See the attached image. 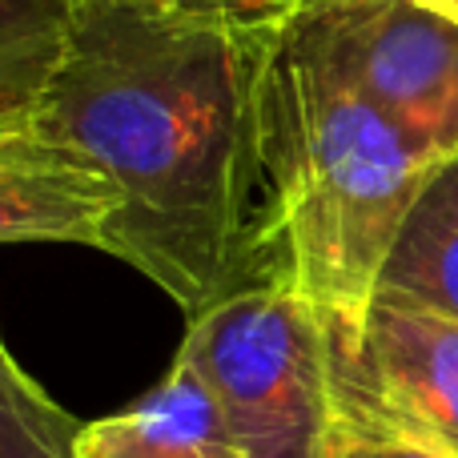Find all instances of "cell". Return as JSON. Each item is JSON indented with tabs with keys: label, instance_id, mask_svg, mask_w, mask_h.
<instances>
[{
	"label": "cell",
	"instance_id": "6da1fadb",
	"mask_svg": "<svg viewBox=\"0 0 458 458\" xmlns=\"http://www.w3.org/2000/svg\"><path fill=\"white\" fill-rule=\"evenodd\" d=\"M274 29L77 0L37 113L117 190L101 250L190 318L266 258L261 89Z\"/></svg>",
	"mask_w": 458,
	"mask_h": 458
},
{
	"label": "cell",
	"instance_id": "7a4b0ae2",
	"mask_svg": "<svg viewBox=\"0 0 458 458\" xmlns=\"http://www.w3.org/2000/svg\"><path fill=\"white\" fill-rule=\"evenodd\" d=\"M266 282H285L338 330H362L386 258L430 169L314 45L298 16L274 29L261 89Z\"/></svg>",
	"mask_w": 458,
	"mask_h": 458
},
{
	"label": "cell",
	"instance_id": "3957f363",
	"mask_svg": "<svg viewBox=\"0 0 458 458\" xmlns=\"http://www.w3.org/2000/svg\"><path fill=\"white\" fill-rule=\"evenodd\" d=\"M209 382L245 458H330L338 390L326 314L285 282L242 285L190 318L177 350Z\"/></svg>",
	"mask_w": 458,
	"mask_h": 458
},
{
	"label": "cell",
	"instance_id": "277c9868",
	"mask_svg": "<svg viewBox=\"0 0 458 458\" xmlns=\"http://www.w3.org/2000/svg\"><path fill=\"white\" fill-rule=\"evenodd\" d=\"M330 64L435 161L458 153V24L422 0H301Z\"/></svg>",
	"mask_w": 458,
	"mask_h": 458
},
{
	"label": "cell",
	"instance_id": "5b68a950",
	"mask_svg": "<svg viewBox=\"0 0 458 458\" xmlns=\"http://www.w3.org/2000/svg\"><path fill=\"white\" fill-rule=\"evenodd\" d=\"M330 346L338 435H386L458 458V322L374 298L362 330L330 326Z\"/></svg>",
	"mask_w": 458,
	"mask_h": 458
},
{
	"label": "cell",
	"instance_id": "8992f818",
	"mask_svg": "<svg viewBox=\"0 0 458 458\" xmlns=\"http://www.w3.org/2000/svg\"><path fill=\"white\" fill-rule=\"evenodd\" d=\"M117 190L93 157L37 117L0 125V245L72 242L101 250Z\"/></svg>",
	"mask_w": 458,
	"mask_h": 458
},
{
	"label": "cell",
	"instance_id": "52a82bcc",
	"mask_svg": "<svg viewBox=\"0 0 458 458\" xmlns=\"http://www.w3.org/2000/svg\"><path fill=\"white\" fill-rule=\"evenodd\" d=\"M81 438L153 458H245L217 394L182 358L129 411L85 422Z\"/></svg>",
	"mask_w": 458,
	"mask_h": 458
},
{
	"label": "cell",
	"instance_id": "ba28073f",
	"mask_svg": "<svg viewBox=\"0 0 458 458\" xmlns=\"http://www.w3.org/2000/svg\"><path fill=\"white\" fill-rule=\"evenodd\" d=\"M378 298L458 322V153L430 169L378 277Z\"/></svg>",
	"mask_w": 458,
	"mask_h": 458
},
{
	"label": "cell",
	"instance_id": "9c48e42d",
	"mask_svg": "<svg viewBox=\"0 0 458 458\" xmlns=\"http://www.w3.org/2000/svg\"><path fill=\"white\" fill-rule=\"evenodd\" d=\"M77 0H0V125L40 113L69 53Z\"/></svg>",
	"mask_w": 458,
	"mask_h": 458
},
{
	"label": "cell",
	"instance_id": "30bf717a",
	"mask_svg": "<svg viewBox=\"0 0 458 458\" xmlns=\"http://www.w3.org/2000/svg\"><path fill=\"white\" fill-rule=\"evenodd\" d=\"M81 427L0 338V458H77Z\"/></svg>",
	"mask_w": 458,
	"mask_h": 458
},
{
	"label": "cell",
	"instance_id": "8fae6325",
	"mask_svg": "<svg viewBox=\"0 0 458 458\" xmlns=\"http://www.w3.org/2000/svg\"><path fill=\"white\" fill-rule=\"evenodd\" d=\"M129 8H153V13L198 16V21H242V24H282L298 13L301 0H117Z\"/></svg>",
	"mask_w": 458,
	"mask_h": 458
},
{
	"label": "cell",
	"instance_id": "7c38bea8",
	"mask_svg": "<svg viewBox=\"0 0 458 458\" xmlns=\"http://www.w3.org/2000/svg\"><path fill=\"white\" fill-rule=\"evenodd\" d=\"M330 458H443V454H430L422 446L386 435H338V446H334Z\"/></svg>",
	"mask_w": 458,
	"mask_h": 458
},
{
	"label": "cell",
	"instance_id": "4fadbf2b",
	"mask_svg": "<svg viewBox=\"0 0 458 458\" xmlns=\"http://www.w3.org/2000/svg\"><path fill=\"white\" fill-rule=\"evenodd\" d=\"M77 458H153V454H133V451H113V446H97L77 438Z\"/></svg>",
	"mask_w": 458,
	"mask_h": 458
},
{
	"label": "cell",
	"instance_id": "5bb4252c",
	"mask_svg": "<svg viewBox=\"0 0 458 458\" xmlns=\"http://www.w3.org/2000/svg\"><path fill=\"white\" fill-rule=\"evenodd\" d=\"M427 8H435L438 16H446V21H454L458 24V0H422Z\"/></svg>",
	"mask_w": 458,
	"mask_h": 458
}]
</instances>
